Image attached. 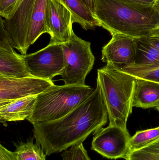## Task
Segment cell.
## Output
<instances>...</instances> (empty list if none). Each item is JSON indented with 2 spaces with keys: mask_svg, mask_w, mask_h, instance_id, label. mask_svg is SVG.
I'll use <instances>...</instances> for the list:
<instances>
[{
  "mask_svg": "<svg viewBox=\"0 0 159 160\" xmlns=\"http://www.w3.org/2000/svg\"><path fill=\"white\" fill-rule=\"evenodd\" d=\"M108 113L97 84L93 93L61 118L33 124L34 137L46 156L83 143L106 125Z\"/></svg>",
  "mask_w": 159,
  "mask_h": 160,
  "instance_id": "obj_1",
  "label": "cell"
},
{
  "mask_svg": "<svg viewBox=\"0 0 159 160\" xmlns=\"http://www.w3.org/2000/svg\"><path fill=\"white\" fill-rule=\"evenodd\" d=\"M92 2L100 27L112 35L120 33L140 38L159 26V16L153 6L129 0H92Z\"/></svg>",
  "mask_w": 159,
  "mask_h": 160,
  "instance_id": "obj_2",
  "label": "cell"
},
{
  "mask_svg": "<svg viewBox=\"0 0 159 160\" xmlns=\"http://www.w3.org/2000/svg\"><path fill=\"white\" fill-rule=\"evenodd\" d=\"M135 78L120 68L106 64L97 71V84L108 113L109 125L127 130L132 112Z\"/></svg>",
  "mask_w": 159,
  "mask_h": 160,
  "instance_id": "obj_3",
  "label": "cell"
},
{
  "mask_svg": "<svg viewBox=\"0 0 159 160\" xmlns=\"http://www.w3.org/2000/svg\"><path fill=\"white\" fill-rule=\"evenodd\" d=\"M89 86L54 85L37 95L34 109L27 120L32 124L63 117L94 91Z\"/></svg>",
  "mask_w": 159,
  "mask_h": 160,
  "instance_id": "obj_4",
  "label": "cell"
},
{
  "mask_svg": "<svg viewBox=\"0 0 159 160\" xmlns=\"http://www.w3.org/2000/svg\"><path fill=\"white\" fill-rule=\"evenodd\" d=\"M65 66L60 76L65 85H86V79L93 68L95 57L91 43L72 32L69 41L61 44Z\"/></svg>",
  "mask_w": 159,
  "mask_h": 160,
  "instance_id": "obj_5",
  "label": "cell"
},
{
  "mask_svg": "<svg viewBox=\"0 0 159 160\" xmlns=\"http://www.w3.org/2000/svg\"><path fill=\"white\" fill-rule=\"evenodd\" d=\"M28 71L32 77L50 80L60 75L65 66L61 44L49 43L45 48L30 54L22 55Z\"/></svg>",
  "mask_w": 159,
  "mask_h": 160,
  "instance_id": "obj_6",
  "label": "cell"
},
{
  "mask_svg": "<svg viewBox=\"0 0 159 160\" xmlns=\"http://www.w3.org/2000/svg\"><path fill=\"white\" fill-rule=\"evenodd\" d=\"M36 2L24 0L10 18H1L10 44L22 55H26L29 48L28 38Z\"/></svg>",
  "mask_w": 159,
  "mask_h": 160,
  "instance_id": "obj_7",
  "label": "cell"
},
{
  "mask_svg": "<svg viewBox=\"0 0 159 160\" xmlns=\"http://www.w3.org/2000/svg\"><path fill=\"white\" fill-rule=\"evenodd\" d=\"M130 138L128 130L109 125L94 133L91 149L109 159H125L129 152Z\"/></svg>",
  "mask_w": 159,
  "mask_h": 160,
  "instance_id": "obj_8",
  "label": "cell"
},
{
  "mask_svg": "<svg viewBox=\"0 0 159 160\" xmlns=\"http://www.w3.org/2000/svg\"><path fill=\"white\" fill-rule=\"evenodd\" d=\"M54 85L52 81L34 77H0V107L19 99L37 96Z\"/></svg>",
  "mask_w": 159,
  "mask_h": 160,
  "instance_id": "obj_9",
  "label": "cell"
},
{
  "mask_svg": "<svg viewBox=\"0 0 159 160\" xmlns=\"http://www.w3.org/2000/svg\"><path fill=\"white\" fill-rule=\"evenodd\" d=\"M46 13L49 43L69 41L73 31L72 13L67 7L60 0H46Z\"/></svg>",
  "mask_w": 159,
  "mask_h": 160,
  "instance_id": "obj_10",
  "label": "cell"
},
{
  "mask_svg": "<svg viewBox=\"0 0 159 160\" xmlns=\"http://www.w3.org/2000/svg\"><path fill=\"white\" fill-rule=\"evenodd\" d=\"M112 36L102 48L101 61L119 68L134 64L138 38L120 33Z\"/></svg>",
  "mask_w": 159,
  "mask_h": 160,
  "instance_id": "obj_11",
  "label": "cell"
},
{
  "mask_svg": "<svg viewBox=\"0 0 159 160\" xmlns=\"http://www.w3.org/2000/svg\"><path fill=\"white\" fill-rule=\"evenodd\" d=\"M32 77L26 68L22 54H19L10 44L2 23L0 28V77L24 78Z\"/></svg>",
  "mask_w": 159,
  "mask_h": 160,
  "instance_id": "obj_12",
  "label": "cell"
},
{
  "mask_svg": "<svg viewBox=\"0 0 159 160\" xmlns=\"http://www.w3.org/2000/svg\"><path fill=\"white\" fill-rule=\"evenodd\" d=\"M37 96L19 99L0 107V122L4 126L7 122L28 119L31 116Z\"/></svg>",
  "mask_w": 159,
  "mask_h": 160,
  "instance_id": "obj_13",
  "label": "cell"
},
{
  "mask_svg": "<svg viewBox=\"0 0 159 160\" xmlns=\"http://www.w3.org/2000/svg\"><path fill=\"white\" fill-rule=\"evenodd\" d=\"M159 106V83L135 78L133 107L147 109Z\"/></svg>",
  "mask_w": 159,
  "mask_h": 160,
  "instance_id": "obj_14",
  "label": "cell"
},
{
  "mask_svg": "<svg viewBox=\"0 0 159 160\" xmlns=\"http://www.w3.org/2000/svg\"><path fill=\"white\" fill-rule=\"evenodd\" d=\"M70 10L73 23L76 22L85 30H93L100 23L85 0H60Z\"/></svg>",
  "mask_w": 159,
  "mask_h": 160,
  "instance_id": "obj_15",
  "label": "cell"
},
{
  "mask_svg": "<svg viewBox=\"0 0 159 160\" xmlns=\"http://www.w3.org/2000/svg\"><path fill=\"white\" fill-rule=\"evenodd\" d=\"M46 0H36L32 17L28 38V47L34 44L43 34H49L46 13Z\"/></svg>",
  "mask_w": 159,
  "mask_h": 160,
  "instance_id": "obj_16",
  "label": "cell"
},
{
  "mask_svg": "<svg viewBox=\"0 0 159 160\" xmlns=\"http://www.w3.org/2000/svg\"><path fill=\"white\" fill-rule=\"evenodd\" d=\"M135 61L138 65L159 64V49L146 36L138 38Z\"/></svg>",
  "mask_w": 159,
  "mask_h": 160,
  "instance_id": "obj_17",
  "label": "cell"
},
{
  "mask_svg": "<svg viewBox=\"0 0 159 160\" xmlns=\"http://www.w3.org/2000/svg\"><path fill=\"white\" fill-rule=\"evenodd\" d=\"M16 160H46V155L40 144L33 140L20 143L14 152Z\"/></svg>",
  "mask_w": 159,
  "mask_h": 160,
  "instance_id": "obj_18",
  "label": "cell"
},
{
  "mask_svg": "<svg viewBox=\"0 0 159 160\" xmlns=\"http://www.w3.org/2000/svg\"><path fill=\"white\" fill-rule=\"evenodd\" d=\"M120 68L124 72L135 78L159 83V64L151 65L133 64Z\"/></svg>",
  "mask_w": 159,
  "mask_h": 160,
  "instance_id": "obj_19",
  "label": "cell"
},
{
  "mask_svg": "<svg viewBox=\"0 0 159 160\" xmlns=\"http://www.w3.org/2000/svg\"><path fill=\"white\" fill-rule=\"evenodd\" d=\"M159 138V127L136 132L131 137L129 152L143 149Z\"/></svg>",
  "mask_w": 159,
  "mask_h": 160,
  "instance_id": "obj_20",
  "label": "cell"
},
{
  "mask_svg": "<svg viewBox=\"0 0 159 160\" xmlns=\"http://www.w3.org/2000/svg\"><path fill=\"white\" fill-rule=\"evenodd\" d=\"M63 160H91L83 143L77 144L66 149L62 154Z\"/></svg>",
  "mask_w": 159,
  "mask_h": 160,
  "instance_id": "obj_21",
  "label": "cell"
},
{
  "mask_svg": "<svg viewBox=\"0 0 159 160\" xmlns=\"http://www.w3.org/2000/svg\"><path fill=\"white\" fill-rule=\"evenodd\" d=\"M24 0H0V15L4 19L10 18Z\"/></svg>",
  "mask_w": 159,
  "mask_h": 160,
  "instance_id": "obj_22",
  "label": "cell"
},
{
  "mask_svg": "<svg viewBox=\"0 0 159 160\" xmlns=\"http://www.w3.org/2000/svg\"><path fill=\"white\" fill-rule=\"evenodd\" d=\"M126 160H159V157L143 149L129 152Z\"/></svg>",
  "mask_w": 159,
  "mask_h": 160,
  "instance_id": "obj_23",
  "label": "cell"
},
{
  "mask_svg": "<svg viewBox=\"0 0 159 160\" xmlns=\"http://www.w3.org/2000/svg\"><path fill=\"white\" fill-rule=\"evenodd\" d=\"M146 37L152 44L159 49V26L151 30Z\"/></svg>",
  "mask_w": 159,
  "mask_h": 160,
  "instance_id": "obj_24",
  "label": "cell"
},
{
  "mask_svg": "<svg viewBox=\"0 0 159 160\" xmlns=\"http://www.w3.org/2000/svg\"><path fill=\"white\" fill-rule=\"evenodd\" d=\"M0 160H16L14 152L7 149L2 144L0 145Z\"/></svg>",
  "mask_w": 159,
  "mask_h": 160,
  "instance_id": "obj_25",
  "label": "cell"
},
{
  "mask_svg": "<svg viewBox=\"0 0 159 160\" xmlns=\"http://www.w3.org/2000/svg\"><path fill=\"white\" fill-rule=\"evenodd\" d=\"M129 1L143 5L153 6L156 0H129Z\"/></svg>",
  "mask_w": 159,
  "mask_h": 160,
  "instance_id": "obj_26",
  "label": "cell"
},
{
  "mask_svg": "<svg viewBox=\"0 0 159 160\" xmlns=\"http://www.w3.org/2000/svg\"><path fill=\"white\" fill-rule=\"evenodd\" d=\"M146 148H147L150 149L159 150V138Z\"/></svg>",
  "mask_w": 159,
  "mask_h": 160,
  "instance_id": "obj_27",
  "label": "cell"
},
{
  "mask_svg": "<svg viewBox=\"0 0 159 160\" xmlns=\"http://www.w3.org/2000/svg\"><path fill=\"white\" fill-rule=\"evenodd\" d=\"M153 7H154L156 11L157 12L159 16V0H156L155 1Z\"/></svg>",
  "mask_w": 159,
  "mask_h": 160,
  "instance_id": "obj_28",
  "label": "cell"
},
{
  "mask_svg": "<svg viewBox=\"0 0 159 160\" xmlns=\"http://www.w3.org/2000/svg\"><path fill=\"white\" fill-rule=\"evenodd\" d=\"M85 2L87 3L90 8L91 9V11H93V2H92V0H85Z\"/></svg>",
  "mask_w": 159,
  "mask_h": 160,
  "instance_id": "obj_29",
  "label": "cell"
},
{
  "mask_svg": "<svg viewBox=\"0 0 159 160\" xmlns=\"http://www.w3.org/2000/svg\"><path fill=\"white\" fill-rule=\"evenodd\" d=\"M156 109H157V110L158 111V112H159V106H158V107H156Z\"/></svg>",
  "mask_w": 159,
  "mask_h": 160,
  "instance_id": "obj_30",
  "label": "cell"
}]
</instances>
